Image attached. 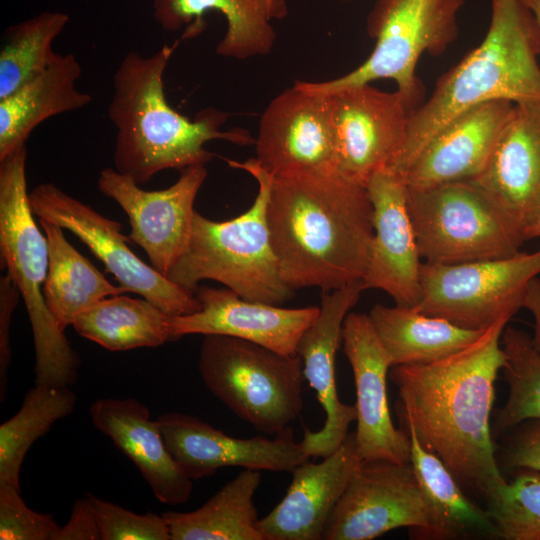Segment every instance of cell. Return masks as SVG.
Returning a JSON list of instances; mask_svg holds the SVG:
<instances>
[{
	"instance_id": "cell-1",
	"label": "cell",
	"mask_w": 540,
	"mask_h": 540,
	"mask_svg": "<svg viewBox=\"0 0 540 540\" xmlns=\"http://www.w3.org/2000/svg\"><path fill=\"white\" fill-rule=\"evenodd\" d=\"M502 317L461 350L427 364L392 366L406 421L459 483L485 497L505 479L495 458L490 415L505 363Z\"/></svg>"
},
{
	"instance_id": "cell-2",
	"label": "cell",
	"mask_w": 540,
	"mask_h": 540,
	"mask_svg": "<svg viewBox=\"0 0 540 540\" xmlns=\"http://www.w3.org/2000/svg\"><path fill=\"white\" fill-rule=\"evenodd\" d=\"M267 221L282 278L293 290L327 292L362 280L374 234L367 186L338 171L274 177Z\"/></svg>"
},
{
	"instance_id": "cell-3",
	"label": "cell",
	"mask_w": 540,
	"mask_h": 540,
	"mask_svg": "<svg viewBox=\"0 0 540 540\" xmlns=\"http://www.w3.org/2000/svg\"><path fill=\"white\" fill-rule=\"evenodd\" d=\"M177 44H164L145 56L128 52L113 75L108 117L116 129L114 169L142 185L167 169L206 165L213 154L205 145L222 139L237 145L254 144L243 129L222 131L228 114L202 109L193 120L167 102L164 73Z\"/></svg>"
},
{
	"instance_id": "cell-4",
	"label": "cell",
	"mask_w": 540,
	"mask_h": 540,
	"mask_svg": "<svg viewBox=\"0 0 540 540\" xmlns=\"http://www.w3.org/2000/svg\"><path fill=\"white\" fill-rule=\"evenodd\" d=\"M488 31L410 114L406 139L388 170L400 177L454 117L483 102L540 103V25L524 0H491Z\"/></svg>"
},
{
	"instance_id": "cell-5",
	"label": "cell",
	"mask_w": 540,
	"mask_h": 540,
	"mask_svg": "<svg viewBox=\"0 0 540 540\" xmlns=\"http://www.w3.org/2000/svg\"><path fill=\"white\" fill-rule=\"evenodd\" d=\"M226 161L256 179L254 202L247 211L226 221L195 212L188 246L167 278L192 293L201 281L214 280L244 299L279 306L291 299L295 290L283 280L270 240L267 207L274 176L256 158Z\"/></svg>"
},
{
	"instance_id": "cell-6",
	"label": "cell",
	"mask_w": 540,
	"mask_h": 540,
	"mask_svg": "<svg viewBox=\"0 0 540 540\" xmlns=\"http://www.w3.org/2000/svg\"><path fill=\"white\" fill-rule=\"evenodd\" d=\"M26 146L0 160L1 268L16 284L26 306L35 348V384L71 386L81 363L50 313L43 294L48 243L37 227L26 182Z\"/></svg>"
},
{
	"instance_id": "cell-7",
	"label": "cell",
	"mask_w": 540,
	"mask_h": 540,
	"mask_svg": "<svg viewBox=\"0 0 540 540\" xmlns=\"http://www.w3.org/2000/svg\"><path fill=\"white\" fill-rule=\"evenodd\" d=\"M198 369L205 386L255 430L283 433L303 409V364L246 340L204 335Z\"/></svg>"
},
{
	"instance_id": "cell-8",
	"label": "cell",
	"mask_w": 540,
	"mask_h": 540,
	"mask_svg": "<svg viewBox=\"0 0 540 540\" xmlns=\"http://www.w3.org/2000/svg\"><path fill=\"white\" fill-rule=\"evenodd\" d=\"M463 5L464 0H375L366 25L368 35L375 40L369 57L341 77L297 82L309 91L325 94L392 79L412 113L424 102V87L415 73L419 58L424 53L441 55L456 40Z\"/></svg>"
},
{
	"instance_id": "cell-9",
	"label": "cell",
	"mask_w": 540,
	"mask_h": 540,
	"mask_svg": "<svg viewBox=\"0 0 540 540\" xmlns=\"http://www.w3.org/2000/svg\"><path fill=\"white\" fill-rule=\"evenodd\" d=\"M420 256L429 264L500 259L520 252L524 237L472 180L406 186Z\"/></svg>"
},
{
	"instance_id": "cell-10",
	"label": "cell",
	"mask_w": 540,
	"mask_h": 540,
	"mask_svg": "<svg viewBox=\"0 0 540 540\" xmlns=\"http://www.w3.org/2000/svg\"><path fill=\"white\" fill-rule=\"evenodd\" d=\"M540 275V249L500 259L443 265L423 262L417 311L466 329L483 330L522 308Z\"/></svg>"
},
{
	"instance_id": "cell-11",
	"label": "cell",
	"mask_w": 540,
	"mask_h": 540,
	"mask_svg": "<svg viewBox=\"0 0 540 540\" xmlns=\"http://www.w3.org/2000/svg\"><path fill=\"white\" fill-rule=\"evenodd\" d=\"M35 216L72 232L104 264L127 292L141 295L170 316L201 309L196 295L178 286L149 266L129 248V237L117 221L106 218L53 183H42L29 192Z\"/></svg>"
},
{
	"instance_id": "cell-12",
	"label": "cell",
	"mask_w": 540,
	"mask_h": 540,
	"mask_svg": "<svg viewBox=\"0 0 540 540\" xmlns=\"http://www.w3.org/2000/svg\"><path fill=\"white\" fill-rule=\"evenodd\" d=\"M325 94L337 171L366 186L375 172L389 168L402 148L411 111L397 91H382L370 83Z\"/></svg>"
},
{
	"instance_id": "cell-13",
	"label": "cell",
	"mask_w": 540,
	"mask_h": 540,
	"mask_svg": "<svg viewBox=\"0 0 540 540\" xmlns=\"http://www.w3.org/2000/svg\"><path fill=\"white\" fill-rule=\"evenodd\" d=\"M426 536L427 508L410 462L363 461L330 515L324 540H372L399 529Z\"/></svg>"
},
{
	"instance_id": "cell-14",
	"label": "cell",
	"mask_w": 540,
	"mask_h": 540,
	"mask_svg": "<svg viewBox=\"0 0 540 540\" xmlns=\"http://www.w3.org/2000/svg\"><path fill=\"white\" fill-rule=\"evenodd\" d=\"M206 177L204 165L191 166L181 170L170 187L147 191L108 167L100 172L97 186L127 214L129 238L146 252L152 267L167 277L188 246L196 212L194 202Z\"/></svg>"
},
{
	"instance_id": "cell-15",
	"label": "cell",
	"mask_w": 540,
	"mask_h": 540,
	"mask_svg": "<svg viewBox=\"0 0 540 540\" xmlns=\"http://www.w3.org/2000/svg\"><path fill=\"white\" fill-rule=\"evenodd\" d=\"M254 144L257 162L274 177L337 171L326 94L297 83L280 93L263 112Z\"/></svg>"
},
{
	"instance_id": "cell-16",
	"label": "cell",
	"mask_w": 540,
	"mask_h": 540,
	"mask_svg": "<svg viewBox=\"0 0 540 540\" xmlns=\"http://www.w3.org/2000/svg\"><path fill=\"white\" fill-rule=\"evenodd\" d=\"M362 280L322 292L319 314L297 345L304 378L315 391L325 421L316 431L306 430L301 444L309 457L325 458L348 436L356 421L355 405L342 403L336 387V354L342 343L343 323L364 291Z\"/></svg>"
},
{
	"instance_id": "cell-17",
	"label": "cell",
	"mask_w": 540,
	"mask_h": 540,
	"mask_svg": "<svg viewBox=\"0 0 540 540\" xmlns=\"http://www.w3.org/2000/svg\"><path fill=\"white\" fill-rule=\"evenodd\" d=\"M342 344L355 383L354 433L361 460L410 462L408 432L394 426L389 411L387 376L392 363L368 314L348 313L342 328Z\"/></svg>"
},
{
	"instance_id": "cell-18",
	"label": "cell",
	"mask_w": 540,
	"mask_h": 540,
	"mask_svg": "<svg viewBox=\"0 0 540 540\" xmlns=\"http://www.w3.org/2000/svg\"><path fill=\"white\" fill-rule=\"evenodd\" d=\"M157 423L173 459L192 480L223 467L291 473L310 458L301 442L290 438H235L184 413L162 414Z\"/></svg>"
},
{
	"instance_id": "cell-19",
	"label": "cell",
	"mask_w": 540,
	"mask_h": 540,
	"mask_svg": "<svg viewBox=\"0 0 540 540\" xmlns=\"http://www.w3.org/2000/svg\"><path fill=\"white\" fill-rule=\"evenodd\" d=\"M373 206V239L364 289L387 293L396 305L415 307L420 299L423 260L406 202L403 179L388 169L375 172L367 183Z\"/></svg>"
},
{
	"instance_id": "cell-20",
	"label": "cell",
	"mask_w": 540,
	"mask_h": 540,
	"mask_svg": "<svg viewBox=\"0 0 540 540\" xmlns=\"http://www.w3.org/2000/svg\"><path fill=\"white\" fill-rule=\"evenodd\" d=\"M472 181L526 241L540 217V103H514L484 169Z\"/></svg>"
},
{
	"instance_id": "cell-21",
	"label": "cell",
	"mask_w": 540,
	"mask_h": 540,
	"mask_svg": "<svg viewBox=\"0 0 540 540\" xmlns=\"http://www.w3.org/2000/svg\"><path fill=\"white\" fill-rule=\"evenodd\" d=\"M201 309L171 317L174 339L185 335H224L296 355L298 342L314 322L320 307L282 308L250 301L228 288L201 286L194 292Z\"/></svg>"
},
{
	"instance_id": "cell-22",
	"label": "cell",
	"mask_w": 540,
	"mask_h": 540,
	"mask_svg": "<svg viewBox=\"0 0 540 540\" xmlns=\"http://www.w3.org/2000/svg\"><path fill=\"white\" fill-rule=\"evenodd\" d=\"M362 462L353 432L323 461L298 465L283 499L258 521L264 539H322L330 515Z\"/></svg>"
},
{
	"instance_id": "cell-23",
	"label": "cell",
	"mask_w": 540,
	"mask_h": 540,
	"mask_svg": "<svg viewBox=\"0 0 540 540\" xmlns=\"http://www.w3.org/2000/svg\"><path fill=\"white\" fill-rule=\"evenodd\" d=\"M514 103L497 99L475 105L449 121L401 176L410 188L473 180L484 169Z\"/></svg>"
},
{
	"instance_id": "cell-24",
	"label": "cell",
	"mask_w": 540,
	"mask_h": 540,
	"mask_svg": "<svg viewBox=\"0 0 540 540\" xmlns=\"http://www.w3.org/2000/svg\"><path fill=\"white\" fill-rule=\"evenodd\" d=\"M89 414L93 425L135 464L156 499L167 505L189 500L192 479L173 459L145 404L134 398H101L91 404Z\"/></svg>"
},
{
	"instance_id": "cell-25",
	"label": "cell",
	"mask_w": 540,
	"mask_h": 540,
	"mask_svg": "<svg viewBox=\"0 0 540 540\" xmlns=\"http://www.w3.org/2000/svg\"><path fill=\"white\" fill-rule=\"evenodd\" d=\"M152 10L163 30H183L182 38L197 36L204 29L206 13L222 14L226 32L216 53L238 60L269 54L276 40L271 21L287 13L284 0H153Z\"/></svg>"
},
{
	"instance_id": "cell-26",
	"label": "cell",
	"mask_w": 540,
	"mask_h": 540,
	"mask_svg": "<svg viewBox=\"0 0 540 540\" xmlns=\"http://www.w3.org/2000/svg\"><path fill=\"white\" fill-rule=\"evenodd\" d=\"M81 65L72 53L52 63L9 96L0 99V160L26 146L32 131L47 119L84 108L92 97L77 88Z\"/></svg>"
},
{
	"instance_id": "cell-27",
	"label": "cell",
	"mask_w": 540,
	"mask_h": 540,
	"mask_svg": "<svg viewBox=\"0 0 540 540\" xmlns=\"http://www.w3.org/2000/svg\"><path fill=\"white\" fill-rule=\"evenodd\" d=\"M406 426L411 443L410 463L429 518L426 536L435 539L498 537L488 512L463 493L460 483L443 461L420 442L410 425Z\"/></svg>"
},
{
	"instance_id": "cell-28",
	"label": "cell",
	"mask_w": 540,
	"mask_h": 540,
	"mask_svg": "<svg viewBox=\"0 0 540 540\" xmlns=\"http://www.w3.org/2000/svg\"><path fill=\"white\" fill-rule=\"evenodd\" d=\"M368 316L392 366L437 361L466 347L484 331L462 328L396 304H376Z\"/></svg>"
},
{
	"instance_id": "cell-29",
	"label": "cell",
	"mask_w": 540,
	"mask_h": 540,
	"mask_svg": "<svg viewBox=\"0 0 540 540\" xmlns=\"http://www.w3.org/2000/svg\"><path fill=\"white\" fill-rule=\"evenodd\" d=\"M260 483V471L244 469L196 510L162 513L171 540H265L254 504Z\"/></svg>"
},
{
	"instance_id": "cell-30",
	"label": "cell",
	"mask_w": 540,
	"mask_h": 540,
	"mask_svg": "<svg viewBox=\"0 0 540 540\" xmlns=\"http://www.w3.org/2000/svg\"><path fill=\"white\" fill-rule=\"evenodd\" d=\"M48 243L49 265L43 286L46 304L62 331L106 297L127 293L113 285L65 238L63 228L39 219Z\"/></svg>"
},
{
	"instance_id": "cell-31",
	"label": "cell",
	"mask_w": 540,
	"mask_h": 540,
	"mask_svg": "<svg viewBox=\"0 0 540 540\" xmlns=\"http://www.w3.org/2000/svg\"><path fill=\"white\" fill-rule=\"evenodd\" d=\"M171 317L145 298L120 294L89 307L74 319L72 327L109 351H127L175 340Z\"/></svg>"
},
{
	"instance_id": "cell-32",
	"label": "cell",
	"mask_w": 540,
	"mask_h": 540,
	"mask_svg": "<svg viewBox=\"0 0 540 540\" xmlns=\"http://www.w3.org/2000/svg\"><path fill=\"white\" fill-rule=\"evenodd\" d=\"M77 397L69 386L35 384L18 412L0 426V483L20 488L21 467L31 446L75 410Z\"/></svg>"
},
{
	"instance_id": "cell-33",
	"label": "cell",
	"mask_w": 540,
	"mask_h": 540,
	"mask_svg": "<svg viewBox=\"0 0 540 540\" xmlns=\"http://www.w3.org/2000/svg\"><path fill=\"white\" fill-rule=\"evenodd\" d=\"M69 23L60 11H43L8 27L0 49V99L43 72L57 52L53 43Z\"/></svg>"
},
{
	"instance_id": "cell-34",
	"label": "cell",
	"mask_w": 540,
	"mask_h": 540,
	"mask_svg": "<svg viewBox=\"0 0 540 540\" xmlns=\"http://www.w3.org/2000/svg\"><path fill=\"white\" fill-rule=\"evenodd\" d=\"M501 346L508 397L498 412L497 426L509 430L526 420L540 419V352L529 334L512 326L505 327Z\"/></svg>"
},
{
	"instance_id": "cell-35",
	"label": "cell",
	"mask_w": 540,
	"mask_h": 540,
	"mask_svg": "<svg viewBox=\"0 0 540 540\" xmlns=\"http://www.w3.org/2000/svg\"><path fill=\"white\" fill-rule=\"evenodd\" d=\"M513 481L504 480L486 496L487 509L498 537L540 540V473L520 469Z\"/></svg>"
},
{
	"instance_id": "cell-36",
	"label": "cell",
	"mask_w": 540,
	"mask_h": 540,
	"mask_svg": "<svg viewBox=\"0 0 540 540\" xmlns=\"http://www.w3.org/2000/svg\"><path fill=\"white\" fill-rule=\"evenodd\" d=\"M97 518L101 540H171L163 514H138L87 493Z\"/></svg>"
},
{
	"instance_id": "cell-37",
	"label": "cell",
	"mask_w": 540,
	"mask_h": 540,
	"mask_svg": "<svg viewBox=\"0 0 540 540\" xmlns=\"http://www.w3.org/2000/svg\"><path fill=\"white\" fill-rule=\"evenodd\" d=\"M59 528L52 514L27 506L21 489L0 483L1 540H55Z\"/></svg>"
},
{
	"instance_id": "cell-38",
	"label": "cell",
	"mask_w": 540,
	"mask_h": 540,
	"mask_svg": "<svg viewBox=\"0 0 540 540\" xmlns=\"http://www.w3.org/2000/svg\"><path fill=\"white\" fill-rule=\"evenodd\" d=\"M505 451L509 467L540 473V419L526 420L515 426Z\"/></svg>"
},
{
	"instance_id": "cell-39",
	"label": "cell",
	"mask_w": 540,
	"mask_h": 540,
	"mask_svg": "<svg viewBox=\"0 0 540 540\" xmlns=\"http://www.w3.org/2000/svg\"><path fill=\"white\" fill-rule=\"evenodd\" d=\"M21 294L7 273L0 279V400L7 389L8 369L11 363L10 326L12 315Z\"/></svg>"
},
{
	"instance_id": "cell-40",
	"label": "cell",
	"mask_w": 540,
	"mask_h": 540,
	"mask_svg": "<svg viewBox=\"0 0 540 540\" xmlns=\"http://www.w3.org/2000/svg\"><path fill=\"white\" fill-rule=\"evenodd\" d=\"M55 540H101L97 518L87 495L74 502L70 517L60 526Z\"/></svg>"
},
{
	"instance_id": "cell-41",
	"label": "cell",
	"mask_w": 540,
	"mask_h": 540,
	"mask_svg": "<svg viewBox=\"0 0 540 540\" xmlns=\"http://www.w3.org/2000/svg\"><path fill=\"white\" fill-rule=\"evenodd\" d=\"M522 308L527 309L534 320L531 341L536 350L540 352V278H533L526 289Z\"/></svg>"
},
{
	"instance_id": "cell-42",
	"label": "cell",
	"mask_w": 540,
	"mask_h": 540,
	"mask_svg": "<svg viewBox=\"0 0 540 540\" xmlns=\"http://www.w3.org/2000/svg\"><path fill=\"white\" fill-rule=\"evenodd\" d=\"M540 25V0H524Z\"/></svg>"
},
{
	"instance_id": "cell-43",
	"label": "cell",
	"mask_w": 540,
	"mask_h": 540,
	"mask_svg": "<svg viewBox=\"0 0 540 540\" xmlns=\"http://www.w3.org/2000/svg\"><path fill=\"white\" fill-rule=\"evenodd\" d=\"M540 237V217L535 224L527 231L526 239H533Z\"/></svg>"
}]
</instances>
